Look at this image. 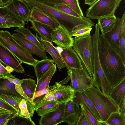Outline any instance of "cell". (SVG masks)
Returning a JSON list of instances; mask_svg holds the SVG:
<instances>
[{"label": "cell", "mask_w": 125, "mask_h": 125, "mask_svg": "<svg viewBox=\"0 0 125 125\" xmlns=\"http://www.w3.org/2000/svg\"><path fill=\"white\" fill-rule=\"evenodd\" d=\"M7 125H35V124L31 119L21 117L16 113L10 115L8 120Z\"/></svg>", "instance_id": "4dcf8cb0"}, {"label": "cell", "mask_w": 125, "mask_h": 125, "mask_svg": "<svg viewBox=\"0 0 125 125\" xmlns=\"http://www.w3.org/2000/svg\"><path fill=\"white\" fill-rule=\"evenodd\" d=\"M80 113L86 117L90 125H100V121L95 117L90 110L84 104H81Z\"/></svg>", "instance_id": "d6a6232c"}, {"label": "cell", "mask_w": 125, "mask_h": 125, "mask_svg": "<svg viewBox=\"0 0 125 125\" xmlns=\"http://www.w3.org/2000/svg\"><path fill=\"white\" fill-rule=\"evenodd\" d=\"M0 74L2 76L11 77L14 75L11 73V72L1 63L0 61Z\"/></svg>", "instance_id": "7bdbcfd3"}, {"label": "cell", "mask_w": 125, "mask_h": 125, "mask_svg": "<svg viewBox=\"0 0 125 125\" xmlns=\"http://www.w3.org/2000/svg\"><path fill=\"white\" fill-rule=\"evenodd\" d=\"M23 0V1L24 0Z\"/></svg>", "instance_id": "816d5d0a"}, {"label": "cell", "mask_w": 125, "mask_h": 125, "mask_svg": "<svg viewBox=\"0 0 125 125\" xmlns=\"http://www.w3.org/2000/svg\"><path fill=\"white\" fill-rule=\"evenodd\" d=\"M30 8L31 12L29 20H31L47 25L53 29L59 26V24L56 21L37 8L32 7Z\"/></svg>", "instance_id": "ac0fdd59"}, {"label": "cell", "mask_w": 125, "mask_h": 125, "mask_svg": "<svg viewBox=\"0 0 125 125\" xmlns=\"http://www.w3.org/2000/svg\"><path fill=\"white\" fill-rule=\"evenodd\" d=\"M84 92L99 113L102 121H105L112 112H119L118 105L109 95L93 85Z\"/></svg>", "instance_id": "277c9868"}, {"label": "cell", "mask_w": 125, "mask_h": 125, "mask_svg": "<svg viewBox=\"0 0 125 125\" xmlns=\"http://www.w3.org/2000/svg\"><path fill=\"white\" fill-rule=\"evenodd\" d=\"M98 49L102 70L113 88L125 79V64L102 34L99 37Z\"/></svg>", "instance_id": "6da1fadb"}, {"label": "cell", "mask_w": 125, "mask_h": 125, "mask_svg": "<svg viewBox=\"0 0 125 125\" xmlns=\"http://www.w3.org/2000/svg\"><path fill=\"white\" fill-rule=\"evenodd\" d=\"M19 107L20 110V116L31 119L35 111L31 102L25 99H22L20 103Z\"/></svg>", "instance_id": "83f0119b"}, {"label": "cell", "mask_w": 125, "mask_h": 125, "mask_svg": "<svg viewBox=\"0 0 125 125\" xmlns=\"http://www.w3.org/2000/svg\"><path fill=\"white\" fill-rule=\"evenodd\" d=\"M103 121L104 125H125V115L119 112H113Z\"/></svg>", "instance_id": "f1b7e54d"}, {"label": "cell", "mask_w": 125, "mask_h": 125, "mask_svg": "<svg viewBox=\"0 0 125 125\" xmlns=\"http://www.w3.org/2000/svg\"><path fill=\"white\" fill-rule=\"evenodd\" d=\"M79 105L73 100L65 103L63 122L69 125H74L76 122L80 112Z\"/></svg>", "instance_id": "e0dca14e"}, {"label": "cell", "mask_w": 125, "mask_h": 125, "mask_svg": "<svg viewBox=\"0 0 125 125\" xmlns=\"http://www.w3.org/2000/svg\"><path fill=\"white\" fill-rule=\"evenodd\" d=\"M2 77V76L0 74V78Z\"/></svg>", "instance_id": "f907efd6"}, {"label": "cell", "mask_w": 125, "mask_h": 125, "mask_svg": "<svg viewBox=\"0 0 125 125\" xmlns=\"http://www.w3.org/2000/svg\"><path fill=\"white\" fill-rule=\"evenodd\" d=\"M125 21L122 25L121 33L119 43L118 54L125 64Z\"/></svg>", "instance_id": "d590c367"}, {"label": "cell", "mask_w": 125, "mask_h": 125, "mask_svg": "<svg viewBox=\"0 0 125 125\" xmlns=\"http://www.w3.org/2000/svg\"><path fill=\"white\" fill-rule=\"evenodd\" d=\"M53 7L54 4L62 3L61 0H36Z\"/></svg>", "instance_id": "bcb514c9"}, {"label": "cell", "mask_w": 125, "mask_h": 125, "mask_svg": "<svg viewBox=\"0 0 125 125\" xmlns=\"http://www.w3.org/2000/svg\"><path fill=\"white\" fill-rule=\"evenodd\" d=\"M12 0H0V7L5 6Z\"/></svg>", "instance_id": "7dc6e473"}, {"label": "cell", "mask_w": 125, "mask_h": 125, "mask_svg": "<svg viewBox=\"0 0 125 125\" xmlns=\"http://www.w3.org/2000/svg\"><path fill=\"white\" fill-rule=\"evenodd\" d=\"M0 98L8 103L18 111V114L20 113L19 104L23 99L22 98L15 96H8L4 94L0 95Z\"/></svg>", "instance_id": "e575fe53"}, {"label": "cell", "mask_w": 125, "mask_h": 125, "mask_svg": "<svg viewBox=\"0 0 125 125\" xmlns=\"http://www.w3.org/2000/svg\"><path fill=\"white\" fill-rule=\"evenodd\" d=\"M49 91V87L35 93L31 103L35 110L42 106L44 98Z\"/></svg>", "instance_id": "1f68e13d"}, {"label": "cell", "mask_w": 125, "mask_h": 125, "mask_svg": "<svg viewBox=\"0 0 125 125\" xmlns=\"http://www.w3.org/2000/svg\"><path fill=\"white\" fill-rule=\"evenodd\" d=\"M72 37L67 29L60 24L51 32L52 42L61 48L72 47L73 39Z\"/></svg>", "instance_id": "ba28073f"}, {"label": "cell", "mask_w": 125, "mask_h": 125, "mask_svg": "<svg viewBox=\"0 0 125 125\" xmlns=\"http://www.w3.org/2000/svg\"><path fill=\"white\" fill-rule=\"evenodd\" d=\"M122 0H97L90 5L86 12V17L92 19L113 17Z\"/></svg>", "instance_id": "8992f818"}, {"label": "cell", "mask_w": 125, "mask_h": 125, "mask_svg": "<svg viewBox=\"0 0 125 125\" xmlns=\"http://www.w3.org/2000/svg\"><path fill=\"white\" fill-rule=\"evenodd\" d=\"M14 31L19 32L23 35L26 39L35 44L41 50L45 51L40 42L36 36L33 34L29 29L25 27H21L15 30Z\"/></svg>", "instance_id": "f546056e"}, {"label": "cell", "mask_w": 125, "mask_h": 125, "mask_svg": "<svg viewBox=\"0 0 125 125\" xmlns=\"http://www.w3.org/2000/svg\"><path fill=\"white\" fill-rule=\"evenodd\" d=\"M53 7L61 11L70 15L79 18L82 17L80 16L69 7L62 3L54 4Z\"/></svg>", "instance_id": "74e56055"}, {"label": "cell", "mask_w": 125, "mask_h": 125, "mask_svg": "<svg viewBox=\"0 0 125 125\" xmlns=\"http://www.w3.org/2000/svg\"><path fill=\"white\" fill-rule=\"evenodd\" d=\"M92 28L86 27L79 30L71 34L72 36H78L82 35L87 33H90Z\"/></svg>", "instance_id": "ab89813d"}, {"label": "cell", "mask_w": 125, "mask_h": 125, "mask_svg": "<svg viewBox=\"0 0 125 125\" xmlns=\"http://www.w3.org/2000/svg\"><path fill=\"white\" fill-rule=\"evenodd\" d=\"M56 71V64H54L39 80H37L35 93L49 87L50 81Z\"/></svg>", "instance_id": "d4e9b609"}, {"label": "cell", "mask_w": 125, "mask_h": 125, "mask_svg": "<svg viewBox=\"0 0 125 125\" xmlns=\"http://www.w3.org/2000/svg\"><path fill=\"white\" fill-rule=\"evenodd\" d=\"M0 94L17 97L24 99L16 91L15 84L2 77L0 78Z\"/></svg>", "instance_id": "603a6c76"}, {"label": "cell", "mask_w": 125, "mask_h": 125, "mask_svg": "<svg viewBox=\"0 0 125 125\" xmlns=\"http://www.w3.org/2000/svg\"><path fill=\"white\" fill-rule=\"evenodd\" d=\"M116 18L115 16L101 18L98 19L102 34L104 35L111 30L115 25Z\"/></svg>", "instance_id": "484cf974"}, {"label": "cell", "mask_w": 125, "mask_h": 125, "mask_svg": "<svg viewBox=\"0 0 125 125\" xmlns=\"http://www.w3.org/2000/svg\"><path fill=\"white\" fill-rule=\"evenodd\" d=\"M62 3L67 6L80 16H83L78 0H61Z\"/></svg>", "instance_id": "8d00e7d4"}, {"label": "cell", "mask_w": 125, "mask_h": 125, "mask_svg": "<svg viewBox=\"0 0 125 125\" xmlns=\"http://www.w3.org/2000/svg\"><path fill=\"white\" fill-rule=\"evenodd\" d=\"M8 112H10L2 108H0V114Z\"/></svg>", "instance_id": "681fc988"}, {"label": "cell", "mask_w": 125, "mask_h": 125, "mask_svg": "<svg viewBox=\"0 0 125 125\" xmlns=\"http://www.w3.org/2000/svg\"><path fill=\"white\" fill-rule=\"evenodd\" d=\"M55 101V97L53 93L49 91L48 93L46 95L42 104V106L48 102Z\"/></svg>", "instance_id": "ee69618b"}, {"label": "cell", "mask_w": 125, "mask_h": 125, "mask_svg": "<svg viewBox=\"0 0 125 125\" xmlns=\"http://www.w3.org/2000/svg\"><path fill=\"white\" fill-rule=\"evenodd\" d=\"M12 35L16 41L31 54H35L42 59L48 58L45 51L41 49L20 33H14Z\"/></svg>", "instance_id": "2e32d148"}, {"label": "cell", "mask_w": 125, "mask_h": 125, "mask_svg": "<svg viewBox=\"0 0 125 125\" xmlns=\"http://www.w3.org/2000/svg\"><path fill=\"white\" fill-rule=\"evenodd\" d=\"M62 49L60 53L67 70L71 68L81 70L83 69L80 58L72 47Z\"/></svg>", "instance_id": "9a60e30c"}, {"label": "cell", "mask_w": 125, "mask_h": 125, "mask_svg": "<svg viewBox=\"0 0 125 125\" xmlns=\"http://www.w3.org/2000/svg\"><path fill=\"white\" fill-rule=\"evenodd\" d=\"M73 101L79 105L81 104H84L99 121H102L99 113L84 92H80L75 91Z\"/></svg>", "instance_id": "ffe728a7"}, {"label": "cell", "mask_w": 125, "mask_h": 125, "mask_svg": "<svg viewBox=\"0 0 125 125\" xmlns=\"http://www.w3.org/2000/svg\"><path fill=\"white\" fill-rule=\"evenodd\" d=\"M5 7L14 15L27 22L29 20L30 9L22 0H12Z\"/></svg>", "instance_id": "4fadbf2b"}, {"label": "cell", "mask_w": 125, "mask_h": 125, "mask_svg": "<svg viewBox=\"0 0 125 125\" xmlns=\"http://www.w3.org/2000/svg\"><path fill=\"white\" fill-rule=\"evenodd\" d=\"M59 104L56 101H52L44 104L35 110L38 115L41 117L55 110Z\"/></svg>", "instance_id": "836d02e7"}, {"label": "cell", "mask_w": 125, "mask_h": 125, "mask_svg": "<svg viewBox=\"0 0 125 125\" xmlns=\"http://www.w3.org/2000/svg\"><path fill=\"white\" fill-rule=\"evenodd\" d=\"M53 60L48 58L38 60L33 66L37 80L40 79L54 64Z\"/></svg>", "instance_id": "cb8c5ba5"}, {"label": "cell", "mask_w": 125, "mask_h": 125, "mask_svg": "<svg viewBox=\"0 0 125 125\" xmlns=\"http://www.w3.org/2000/svg\"><path fill=\"white\" fill-rule=\"evenodd\" d=\"M0 61L13 71L18 73H25L23 68L15 56L0 43Z\"/></svg>", "instance_id": "7c38bea8"}, {"label": "cell", "mask_w": 125, "mask_h": 125, "mask_svg": "<svg viewBox=\"0 0 125 125\" xmlns=\"http://www.w3.org/2000/svg\"><path fill=\"white\" fill-rule=\"evenodd\" d=\"M0 43L10 52L21 62L33 66L38 60L19 44L7 31H0Z\"/></svg>", "instance_id": "5b68a950"}, {"label": "cell", "mask_w": 125, "mask_h": 125, "mask_svg": "<svg viewBox=\"0 0 125 125\" xmlns=\"http://www.w3.org/2000/svg\"><path fill=\"white\" fill-rule=\"evenodd\" d=\"M82 64V69H69L67 72L70 78V86L75 91L80 92H84L93 86L94 83L93 78L90 76L87 69Z\"/></svg>", "instance_id": "52a82bcc"}, {"label": "cell", "mask_w": 125, "mask_h": 125, "mask_svg": "<svg viewBox=\"0 0 125 125\" xmlns=\"http://www.w3.org/2000/svg\"><path fill=\"white\" fill-rule=\"evenodd\" d=\"M0 108L7 110L14 113H17V111L13 107L0 98Z\"/></svg>", "instance_id": "f35d334b"}, {"label": "cell", "mask_w": 125, "mask_h": 125, "mask_svg": "<svg viewBox=\"0 0 125 125\" xmlns=\"http://www.w3.org/2000/svg\"><path fill=\"white\" fill-rule=\"evenodd\" d=\"M22 80L23 82L21 84V87L28 97L29 101L31 103L36 87L35 81L30 78L24 79Z\"/></svg>", "instance_id": "4316f807"}, {"label": "cell", "mask_w": 125, "mask_h": 125, "mask_svg": "<svg viewBox=\"0 0 125 125\" xmlns=\"http://www.w3.org/2000/svg\"><path fill=\"white\" fill-rule=\"evenodd\" d=\"M13 113L8 112L0 114V125H6L8 119Z\"/></svg>", "instance_id": "60d3db41"}, {"label": "cell", "mask_w": 125, "mask_h": 125, "mask_svg": "<svg viewBox=\"0 0 125 125\" xmlns=\"http://www.w3.org/2000/svg\"><path fill=\"white\" fill-rule=\"evenodd\" d=\"M72 47L80 58L82 64L93 80L94 72L93 41L90 33L75 37Z\"/></svg>", "instance_id": "3957f363"}, {"label": "cell", "mask_w": 125, "mask_h": 125, "mask_svg": "<svg viewBox=\"0 0 125 125\" xmlns=\"http://www.w3.org/2000/svg\"><path fill=\"white\" fill-rule=\"evenodd\" d=\"M125 19L124 12L121 18H116L115 25L111 30L103 35L111 46L118 54L122 26Z\"/></svg>", "instance_id": "8fae6325"}, {"label": "cell", "mask_w": 125, "mask_h": 125, "mask_svg": "<svg viewBox=\"0 0 125 125\" xmlns=\"http://www.w3.org/2000/svg\"><path fill=\"white\" fill-rule=\"evenodd\" d=\"M49 90L54 95L55 101L59 104L73 100L74 97L75 91L69 85L56 82L49 87Z\"/></svg>", "instance_id": "9c48e42d"}, {"label": "cell", "mask_w": 125, "mask_h": 125, "mask_svg": "<svg viewBox=\"0 0 125 125\" xmlns=\"http://www.w3.org/2000/svg\"><path fill=\"white\" fill-rule=\"evenodd\" d=\"M76 125H90L85 117L80 113L77 120L75 124Z\"/></svg>", "instance_id": "b9f144b4"}, {"label": "cell", "mask_w": 125, "mask_h": 125, "mask_svg": "<svg viewBox=\"0 0 125 125\" xmlns=\"http://www.w3.org/2000/svg\"><path fill=\"white\" fill-rule=\"evenodd\" d=\"M109 95L119 108L125 102V79L113 88Z\"/></svg>", "instance_id": "7402d4cb"}, {"label": "cell", "mask_w": 125, "mask_h": 125, "mask_svg": "<svg viewBox=\"0 0 125 125\" xmlns=\"http://www.w3.org/2000/svg\"><path fill=\"white\" fill-rule=\"evenodd\" d=\"M44 50L51 56L54 62L57 65L59 70L65 67L60 52L52 42L41 39L40 42Z\"/></svg>", "instance_id": "d6986e66"}, {"label": "cell", "mask_w": 125, "mask_h": 125, "mask_svg": "<svg viewBox=\"0 0 125 125\" xmlns=\"http://www.w3.org/2000/svg\"><path fill=\"white\" fill-rule=\"evenodd\" d=\"M30 8L35 7L64 26L70 34L81 29L92 27L94 23L86 17L79 18L61 11L48 4L36 0H24Z\"/></svg>", "instance_id": "7a4b0ae2"}, {"label": "cell", "mask_w": 125, "mask_h": 125, "mask_svg": "<svg viewBox=\"0 0 125 125\" xmlns=\"http://www.w3.org/2000/svg\"><path fill=\"white\" fill-rule=\"evenodd\" d=\"M65 103L59 104L55 110L41 117L39 120L40 125H56L63 122Z\"/></svg>", "instance_id": "5bb4252c"}, {"label": "cell", "mask_w": 125, "mask_h": 125, "mask_svg": "<svg viewBox=\"0 0 125 125\" xmlns=\"http://www.w3.org/2000/svg\"><path fill=\"white\" fill-rule=\"evenodd\" d=\"M31 23L30 28L38 35L41 39L52 42L51 32L53 29L47 25L39 22L29 20Z\"/></svg>", "instance_id": "44dd1931"}, {"label": "cell", "mask_w": 125, "mask_h": 125, "mask_svg": "<svg viewBox=\"0 0 125 125\" xmlns=\"http://www.w3.org/2000/svg\"><path fill=\"white\" fill-rule=\"evenodd\" d=\"M97 0H85V4L90 5L94 3Z\"/></svg>", "instance_id": "c3c4849f"}, {"label": "cell", "mask_w": 125, "mask_h": 125, "mask_svg": "<svg viewBox=\"0 0 125 125\" xmlns=\"http://www.w3.org/2000/svg\"><path fill=\"white\" fill-rule=\"evenodd\" d=\"M26 24L23 20L11 12L5 6L0 7V28L24 27Z\"/></svg>", "instance_id": "30bf717a"}, {"label": "cell", "mask_w": 125, "mask_h": 125, "mask_svg": "<svg viewBox=\"0 0 125 125\" xmlns=\"http://www.w3.org/2000/svg\"><path fill=\"white\" fill-rule=\"evenodd\" d=\"M3 77L8 79L10 81L15 85H21L22 83L23 82L22 79H19L18 78H16L14 75L11 77H8L5 76H2Z\"/></svg>", "instance_id": "f6af8a7d"}]
</instances>
